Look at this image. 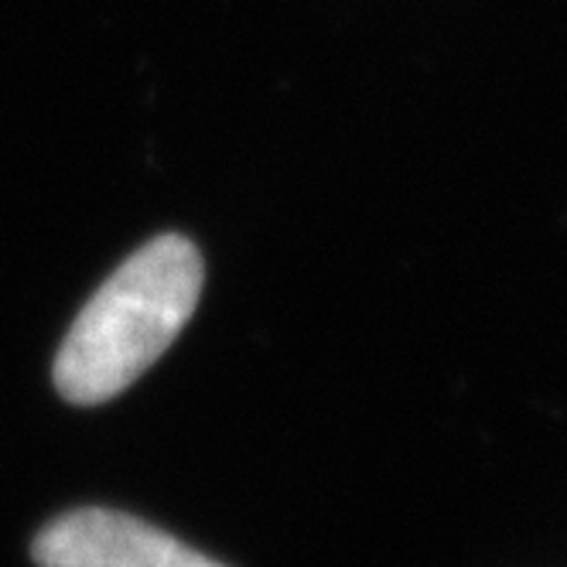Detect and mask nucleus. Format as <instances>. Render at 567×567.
<instances>
[{
    "label": "nucleus",
    "instance_id": "nucleus-1",
    "mask_svg": "<svg viewBox=\"0 0 567 567\" xmlns=\"http://www.w3.org/2000/svg\"><path fill=\"white\" fill-rule=\"evenodd\" d=\"M202 254L165 233L131 254L86 301L55 355V390L96 408L137 383L172 349L202 298Z\"/></svg>",
    "mask_w": 567,
    "mask_h": 567
},
{
    "label": "nucleus",
    "instance_id": "nucleus-2",
    "mask_svg": "<svg viewBox=\"0 0 567 567\" xmlns=\"http://www.w3.org/2000/svg\"><path fill=\"white\" fill-rule=\"evenodd\" d=\"M38 567H226L157 526L113 509H75L31 544Z\"/></svg>",
    "mask_w": 567,
    "mask_h": 567
}]
</instances>
